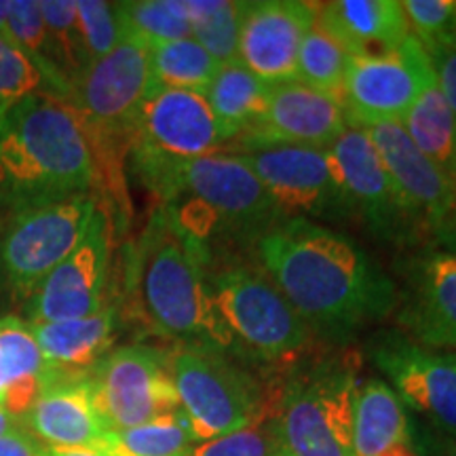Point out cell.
Wrapping results in <instances>:
<instances>
[{"label": "cell", "mask_w": 456, "mask_h": 456, "mask_svg": "<svg viewBox=\"0 0 456 456\" xmlns=\"http://www.w3.org/2000/svg\"><path fill=\"white\" fill-rule=\"evenodd\" d=\"M260 269L306 328L345 338L395 309L389 275L351 237L311 220H279L256 239Z\"/></svg>", "instance_id": "obj_1"}, {"label": "cell", "mask_w": 456, "mask_h": 456, "mask_svg": "<svg viewBox=\"0 0 456 456\" xmlns=\"http://www.w3.org/2000/svg\"><path fill=\"white\" fill-rule=\"evenodd\" d=\"M95 180L87 134L66 100L38 91L0 118V199L7 209L89 195Z\"/></svg>", "instance_id": "obj_2"}, {"label": "cell", "mask_w": 456, "mask_h": 456, "mask_svg": "<svg viewBox=\"0 0 456 456\" xmlns=\"http://www.w3.org/2000/svg\"><path fill=\"white\" fill-rule=\"evenodd\" d=\"M309 328L273 279L249 265L208 269L205 351L277 362L305 346Z\"/></svg>", "instance_id": "obj_3"}, {"label": "cell", "mask_w": 456, "mask_h": 456, "mask_svg": "<svg viewBox=\"0 0 456 456\" xmlns=\"http://www.w3.org/2000/svg\"><path fill=\"white\" fill-rule=\"evenodd\" d=\"M209 248L175 226L159 208L140 241L135 292L155 332L205 349Z\"/></svg>", "instance_id": "obj_4"}, {"label": "cell", "mask_w": 456, "mask_h": 456, "mask_svg": "<svg viewBox=\"0 0 456 456\" xmlns=\"http://www.w3.org/2000/svg\"><path fill=\"white\" fill-rule=\"evenodd\" d=\"M163 208L180 231L208 248L214 235L258 239L279 222L265 186L239 152H214L182 167Z\"/></svg>", "instance_id": "obj_5"}, {"label": "cell", "mask_w": 456, "mask_h": 456, "mask_svg": "<svg viewBox=\"0 0 456 456\" xmlns=\"http://www.w3.org/2000/svg\"><path fill=\"white\" fill-rule=\"evenodd\" d=\"M224 142L203 94L155 89L142 106L127 151L134 174L163 201L182 167L220 152Z\"/></svg>", "instance_id": "obj_6"}, {"label": "cell", "mask_w": 456, "mask_h": 456, "mask_svg": "<svg viewBox=\"0 0 456 456\" xmlns=\"http://www.w3.org/2000/svg\"><path fill=\"white\" fill-rule=\"evenodd\" d=\"M152 91L151 49L134 38H123L74 83L68 104L81 118L95 167L100 159L117 163L121 148H129L138 114Z\"/></svg>", "instance_id": "obj_7"}, {"label": "cell", "mask_w": 456, "mask_h": 456, "mask_svg": "<svg viewBox=\"0 0 456 456\" xmlns=\"http://www.w3.org/2000/svg\"><path fill=\"white\" fill-rule=\"evenodd\" d=\"M91 195L7 209L0 216V296L28 302L77 248L94 218Z\"/></svg>", "instance_id": "obj_8"}, {"label": "cell", "mask_w": 456, "mask_h": 456, "mask_svg": "<svg viewBox=\"0 0 456 456\" xmlns=\"http://www.w3.org/2000/svg\"><path fill=\"white\" fill-rule=\"evenodd\" d=\"M171 376L195 444L252 425L273 402L248 370L216 351L178 349L171 355Z\"/></svg>", "instance_id": "obj_9"}, {"label": "cell", "mask_w": 456, "mask_h": 456, "mask_svg": "<svg viewBox=\"0 0 456 456\" xmlns=\"http://www.w3.org/2000/svg\"><path fill=\"white\" fill-rule=\"evenodd\" d=\"M359 380L342 363L292 376L275 399L288 456H353Z\"/></svg>", "instance_id": "obj_10"}, {"label": "cell", "mask_w": 456, "mask_h": 456, "mask_svg": "<svg viewBox=\"0 0 456 456\" xmlns=\"http://www.w3.org/2000/svg\"><path fill=\"white\" fill-rule=\"evenodd\" d=\"M265 186L279 220H309L351 212L330 148L237 144Z\"/></svg>", "instance_id": "obj_11"}, {"label": "cell", "mask_w": 456, "mask_h": 456, "mask_svg": "<svg viewBox=\"0 0 456 456\" xmlns=\"http://www.w3.org/2000/svg\"><path fill=\"white\" fill-rule=\"evenodd\" d=\"M95 406L112 431L180 412L171 355L144 345L114 349L87 374Z\"/></svg>", "instance_id": "obj_12"}, {"label": "cell", "mask_w": 456, "mask_h": 456, "mask_svg": "<svg viewBox=\"0 0 456 456\" xmlns=\"http://www.w3.org/2000/svg\"><path fill=\"white\" fill-rule=\"evenodd\" d=\"M431 85L436 74L429 53L412 32L391 53L351 57L340 94L346 123L370 127L402 121Z\"/></svg>", "instance_id": "obj_13"}, {"label": "cell", "mask_w": 456, "mask_h": 456, "mask_svg": "<svg viewBox=\"0 0 456 456\" xmlns=\"http://www.w3.org/2000/svg\"><path fill=\"white\" fill-rule=\"evenodd\" d=\"M110 273V220L95 209L77 248L66 256L26 302L28 323L66 322L104 309Z\"/></svg>", "instance_id": "obj_14"}, {"label": "cell", "mask_w": 456, "mask_h": 456, "mask_svg": "<svg viewBox=\"0 0 456 456\" xmlns=\"http://www.w3.org/2000/svg\"><path fill=\"white\" fill-rule=\"evenodd\" d=\"M317 24V3H239L237 60L266 85L292 83L302 41Z\"/></svg>", "instance_id": "obj_15"}, {"label": "cell", "mask_w": 456, "mask_h": 456, "mask_svg": "<svg viewBox=\"0 0 456 456\" xmlns=\"http://www.w3.org/2000/svg\"><path fill=\"white\" fill-rule=\"evenodd\" d=\"M376 368L410 408L425 414L456 440V357L433 353L402 336H387L372 346Z\"/></svg>", "instance_id": "obj_16"}, {"label": "cell", "mask_w": 456, "mask_h": 456, "mask_svg": "<svg viewBox=\"0 0 456 456\" xmlns=\"http://www.w3.org/2000/svg\"><path fill=\"white\" fill-rule=\"evenodd\" d=\"M346 127L349 123L338 98L292 81L273 85L258 123L235 142L330 148Z\"/></svg>", "instance_id": "obj_17"}, {"label": "cell", "mask_w": 456, "mask_h": 456, "mask_svg": "<svg viewBox=\"0 0 456 456\" xmlns=\"http://www.w3.org/2000/svg\"><path fill=\"white\" fill-rule=\"evenodd\" d=\"M351 212H359L376 235L397 239L412 216L399 199L368 131L349 127L330 146Z\"/></svg>", "instance_id": "obj_18"}, {"label": "cell", "mask_w": 456, "mask_h": 456, "mask_svg": "<svg viewBox=\"0 0 456 456\" xmlns=\"http://www.w3.org/2000/svg\"><path fill=\"white\" fill-rule=\"evenodd\" d=\"M363 129L410 216L423 218L436 231L456 205V182L414 146L399 121L376 123Z\"/></svg>", "instance_id": "obj_19"}, {"label": "cell", "mask_w": 456, "mask_h": 456, "mask_svg": "<svg viewBox=\"0 0 456 456\" xmlns=\"http://www.w3.org/2000/svg\"><path fill=\"white\" fill-rule=\"evenodd\" d=\"M20 425L43 448H106L112 433L95 406L87 376L45 385Z\"/></svg>", "instance_id": "obj_20"}, {"label": "cell", "mask_w": 456, "mask_h": 456, "mask_svg": "<svg viewBox=\"0 0 456 456\" xmlns=\"http://www.w3.org/2000/svg\"><path fill=\"white\" fill-rule=\"evenodd\" d=\"M399 323L431 349H456V254L431 252L414 260Z\"/></svg>", "instance_id": "obj_21"}, {"label": "cell", "mask_w": 456, "mask_h": 456, "mask_svg": "<svg viewBox=\"0 0 456 456\" xmlns=\"http://www.w3.org/2000/svg\"><path fill=\"white\" fill-rule=\"evenodd\" d=\"M317 26L351 57L391 53L410 34L408 20L397 0L317 3Z\"/></svg>", "instance_id": "obj_22"}, {"label": "cell", "mask_w": 456, "mask_h": 456, "mask_svg": "<svg viewBox=\"0 0 456 456\" xmlns=\"http://www.w3.org/2000/svg\"><path fill=\"white\" fill-rule=\"evenodd\" d=\"M30 326L47 363L49 385L51 380L83 379L110 353L118 328V313L114 306H104L89 317Z\"/></svg>", "instance_id": "obj_23"}, {"label": "cell", "mask_w": 456, "mask_h": 456, "mask_svg": "<svg viewBox=\"0 0 456 456\" xmlns=\"http://www.w3.org/2000/svg\"><path fill=\"white\" fill-rule=\"evenodd\" d=\"M353 456H419L406 403L385 380L359 383L353 414Z\"/></svg>", "instance_id": "obj_24"}, {"label": "cell", "mask_w": 456, "mask_h": 456, "mask_svg": "<svg viewBox=\"0 0 456 456\" xmlns=\"http://www.w3.org/2000/svg\"><path fill=\"white\" fill-rule=\"evenodd\" d=\"M271 85L260 81L241 64L220 66L212 85L205 91L216 123L226 142L241 138L258 123L269 100Z\"/></svg>", "instance_id": "obj_25"}, {"label": "cell", "mask_w": 456, "mask_h": 456, "mask_svg": "<svg viewBox=\"0 0 456 456\" xmlns=\"http://www.w3.org/2000/svg\"><path fill=\"white\" fill-rule=\"evenodd\" d=\"M399 123L427 159H431L448 175L452 174L456 157V117L450 110L448 102L444 100L437 83L423 91V95Z\"/></svg>", "instance_id": "obj_26"}, {"label": "cell", "mask_w": 456, "mask_h": 456, "mask_svg": "<svg viewBox=\"0 0 456 456\" xmlns=\"http://www.w3.org/2000/svg\"><path fill=\"white\" fill-rule=\"evenodd\" d=\"M218 68V61L192 37L151 49V70L155 89L197 91L205 95Z\"/></svg>", "instance_id": "obj_27"}, {"label": "cell", "mask_w": 456, "mask_h": 456, "mask_svg": "<svg viewBox=\"0 0 456 456\" xmlns=\"http://www.w3.org/2000/svg\"><path fill=\"white\" fill-rule=\"evenodd\" d=\"M123 38H134L148 49L191 37L186 0H131L117 3Z\"/></svg>", "instance_id": "obj_28"}, {"label": "cell", "mask_w": 456, "mask_h": 456, "mask_svg": "<svg viewBox=\"0 0 456 456\" xmlns=\"http://www.w3.org/2000/svg\"><path fill=\"white\" fill-rule=\"evenodd\" d=\"M192 446L195 440L184 416L175 412L134 429L112 431L106 450L114 456H188Z\"/></svg>", "instance_id": "obj_29"}, {"label": "cell", "mask_w": 456, "mask_h": 456, "mask_svg": "<svg viewBox=\"0 0 456 456\" xmlns=\"http://www.w3.org/2000/svg\"><path fill=\"white\" fill-rule=\"evenodd\" d=\"M191 37L220 66L239 64V3L231 0H186Z\"/></svg>", "instance_id": "obj_30"}, {"label": "cell", "mask_w": 456, "mask_h": 456, "mask_svg": "<svg viewBox=\"0 0 456 456\" xmlns=\"http://www.w3.org/2000/svg\"><path fill=\"white\" fill-rule=\"evenodd\" d=\"M38 9L49 32L57 70L72 94L74 83L91 66L81 28H78L77 3L74 0H41Z\"/></svg>", "instance_id": "obj_31"}, {"label": "cell", "mask_w": 456, "mask_h": 456, "mask_svg": "<svg viewBox=\"0 0 456 456\" xmlns=\"http://www.w3.org/2000/svg\"><path fill=\"white\" fill-rule=\"evenodd\" d=\"M349 60L351 55L315 24L302 41L294 81L340 100Z\"/></svg>", "instance_id": "obj_32"}, {"label": "cell", "mask_w": 456, "mask_h": 456, "mask_svg": "<svg viewBox=\"0 0 456 456\" xmlns=\"http://www.w3.org/2000/svg\"><path fill=\"white\" fill-rule=\"evenodd\" d=\"M188 456H288L279 429L275 399L252 425L195 444Z\"/></svg>", "instance_id": "obj_33"}, {"label": "cell", "mask_w": 456, "mask_h": 456, "mask_svg": "<svg viewBox=\"0 0 456 456\" xmlns=\"http://www.w3.org/2000/svg\"><path fill=\"white\" fill-rule=\"evenodd\" d=\"M0 366L7 374V387L21 379H38L43 387L47 385V363L26 319L0 317Z\"/></svg>", "instance_id": "obj_34"}, {"label": "cell", "mask_w": 456, "mask_h": 456, "mask_svg": "<svg viewBox=\"0 0 456 456\" xmlns=\"http://www.w3.org/2000/svg\"><path fill=\"white\" fill-rule=\"evenodd\" d=\"M38 91L51 94L43 72L15 43L0 37V118Z\"/></svg>", "instance_id": "obj_35"}, {"label": "cell", "mask_w": 456, "mask_h": 456, "mask_svg": "<svg viewBox=\"0 0 456 456\" xmlns=\"http://www.w3.org/2000/svg\"><path fill=\"white\" fill-rule=\"evenodd\" d=\"M77 17L91 64L95 60H100V57L110 53L123 41V28L121 20H118L117 3L78 0Z\"/></svg>", "instance_id": "obj_36"}, {"label": "cell", "mask_w": 456, "mask_h": 456, "mask_svg": "<svg viewBox=\"0 0 456 456\" xmlns=\"http://www.w3.org/2000/svg\"><path fill=\"white\" fill-rule=\"evenodd\" d=\"M402 9L420 43L444 41L456 24V0H403Z\"/></svg>", "instance_id": "obj_37"}, {"label": "cell", "mask_w": 456, "mask_h": 456, "mask_svg": "<svg viewBox=\"0 0 456 456\" xmlns=\"http://www.w3.org/2000/svg\"><path fill=\"white\" fill-rule=\"evenodd\" d=\"M423 45L427 53H429L437 87H440L444 100L448 102L450 110H452L456 117V49L450 47V45L444 41H433Z\"/></svg>", "instance_id": "obj_38"}, {"label": "cell", "mask_w": 456, "mask_h": 456, "mask_svg": "<svg viewBox=\"0 0 456 456\" xmlns=\"http://www.w3.org/2000/svg\"><path fill=\"white\" fill-rule=\"evenodd\" d=\"M0 456H43V446L30 433L17 425L4 436H0Z\"/></svg>", "instance_id": "obj_39"}, {"label": "cell", "mask_w": 456, "mask_h": 456, "mask_svg": "<svg viewBox=\"0 0 456 456\" xmlns=\"http://www.w3.org/2000/svg\"><path fill=\"white\" fill-rule=\"evenodd\" d=\"M436 232H437V237H440V241L446 245V249H444V252L456 254V205L450 209L446 218L442 220V224L436 228Z\"/></svg>", "instance_id": "obj_40"}, {"label": "cell", "mask_w": 456, "mask_h": 456, "mask_svg": "<svg viewBox=\"0 0 456 456\" xmlns=\"http://www.w3.org/2000/svg\"><path fill=\"white\" fill-rule=\"evenodd\" d=\"M43 456H114L106 448H43Z\"/></svg>", "instance_id": "obj_41"}, {"label": "cell", "mask_w": 456, "mask_h": 456, "mask_svg": "<svg viewBox=\"0 0 456 456\" xmlns=\"http://www.w3.org/2000/svg\"><path fill=\"white\" fill-rule=\"evenodd\" d=\"M0 37L13 43L9 30V3H0Z\"/></svg>", "instance_id": "obj_42"}, {"label": "cell", "mask_w": 456, "mask_h": 456, "mask_svg": "<svg viewBox=\"0 0 456 456\" xmlns=\"http://www.w3.org/2000/svg\"><path fill=\"white\" fill-rule=\"evenodd\" d=\"M17 425H20V420H17L13 414H9L7 410L0 406V436H4V433H9L11 429H15Z\"/></svg>", "instance_id": "obj_43"}, {"label": "cell", "mask_w": 456, "mask_h": 456, "mask_svg": "<svg viewBox=\"0 0 456 456\" xmlns=\"http://www.w3.org/2000/svg\"><path fill=\"white\" fill-rule=\"evenodd\" d=\"M4 389H7V374H4L3 366H0V406H3V397H4Z\"/></svg>", "instance_id": "obj_44"}, {"label": "cell", "mask_w": 456, "mask_h": 456, "mask_svg": "<svg viewBox=\"0 0 456 456\" xmlns=\"http://www.w3.org/2000/svg\"><path fill=\"white\" fill-rule=\"evenodd\" d=\"M444 43H448V45H450V47H454V49H456V24H454V28H452V30H450V34H448V37H446V38H444Z\"/></svg>", "instance_id": "obj_45"}, {"label": "cell", "mask_w": 456, "mask_h": 456, "mask_svg": "<svg viewBox=\"0 0 456 456\" xmlns=\"http://www.w3.org/2000/svg\"><path fill=\"white\" fill-rule=\"evenodd\" d=\"M448 456H456V440L448 444Z\"/></svg>", "instance_id": "obj_46"}, {"label": "cell", "mask_w": 456, "mask_h": 456, "mask_svg": "<svg viewBox=\"0 0 456 456\" xmlns=\"http://www.w3.org/2000/svg\"><path fill=\"white\" fill-rule=\"evenodd\" d=\"M450 175H452V180L456 182V157H454V165H452V174H450Z\"/></svg>", "instance_id": "obj_47"}, {"label": "cell", "mask_w": 456, "mask_h": 456, "mask_svg": "<svg viewBox=\"0 0 456 456\" xmlns=\"http://www.w3.org/2000/svg\"><path fill=\"white\" fill-rule=\"evenodd\" d=\"M4 212H7V208H4V203H3V199H0V216H3Z\"/></svg>", "instance_id": "obj_48"}, {"label": "cell", "mask_w": 456, "mask_h": 456, "mask_svg": "<svg viewBox=\"0 0 456 456\" xmlns=\"http://www.w3.org/2000/svg\"><path fill=\"white\" fill-rule=\"evenodd\" d=\"M454 357H456V355H454Z\"/></svg>", "instance_id": "obj_49"}]
</instances>
